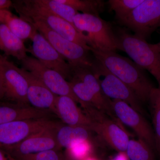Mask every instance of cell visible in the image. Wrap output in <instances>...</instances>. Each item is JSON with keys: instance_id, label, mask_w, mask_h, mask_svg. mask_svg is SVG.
<instances>
[{"instance_id": "cell-21", "label": "cell", "mask_w": 160, "mask_h": 160, "mask_svg": "<svg viewBox=\"0 0 160 160\" xmlns=\"http://www.w3.org/2000/svg\"><path fill=\"white\" fill-rule=\"evenodd\" d=\"M4 23L16 36L23 42L28 39L31 40L38 31L31 23L13 15L10 11L6 16Z\"/></svg>"}, {"instance_id": "cell-17", "label": "cell", "mask_w": 160, "mask_h": 160, "mask_svg": "<svg viewBox=\"0 0 160 160\" xmlns=\"http://www.w3.org/2000/svg\"><path fill=\"white\" fill-rule=\"evenodd\" d=\"M53 114L29 105L0 101V125L14 121L50 118Z\"/></svg>"}, {"instance_id": "cell-32", "label": "cell", "mask_w": 160, "mask_h": 160, "mask_svg": "<svg viewBox=\"0 0 160 160\" xmlns=\"http://www.w3.org/2000/svg\"><path fill=\"white\" fill-rule=\"evenodd\" d=\"M4 99V90L3 87L2 78L1 73V68H0V101Z\"/></svg>"}, {"instance_id": "cell-13", "label": "cell", "mask_w": 160, "mask_h": 160, "mask_svg": "<svg viewBox=\"0 0 160 160\" xmlns=\"http://www.w3.org/2000/svg\"><path fill=\"white\" fill-rule=\"evenodd\" d=\"M31 40L32 46L28 49V52L44 66L59 72L66 79L71 78L72 73L70 65L42 35L37 31Z\"/></svg>"}, {"instance_id": "cell-14", "label": "cell", "mask_w": 160, "mask_h": 160, "mask_svg": "<svg viewBox=\"0 0 160 160\" xmlns=\"http://www.w3.org/2000/svg\"><path fill=\"white\" fill-rule=\"evenodd\" d=\"M58 128L40 132L30 136L17 145L2 149L18 160L26 156L47 150H59L56 138Z\"/></svg>"}, {"instance_id": "cell-33", "label": "cell", "mask_w": 160, "mask_h": 160, "mask_svg": "<svg viewBox=\"0 0 160 160\" xmlns=\"http://www.w3.org/2000/svg\"><path fill=\"white\" fill-rule=\"evenodd\" d=\"M9 10H0V22H4L5 19L9 12Z\"/></svg>"}, {"instance_id": "cell-4", "label": "cell", "mask_w": 160, "mask_h": 160, "mask_svg": "<svg viewBox=\"0 0 160 160\" xmlns=\"http://www.w3.org/2000/svg\"><path fill=\"white\" fill-rule=\"evenodd\" d=\"M73 24L91 49L103 52L118 49L117 39L112 26L99 15L78 12L75 16Z\"/></svg>"}, {"instance_id": "cell-8", "label": "cell", "mask_w": 160, "mask_h": 160, "mask_svg": "<svg viewBox=\"0 0 160 160\" xmlns=\"http://www.w3.org/2000/svg\"><path fill=\"white\" fill-rule=\"evenodd\" d=\"M59 123L50 118L14 121L0 125V148L17 145L30 136L47 129H57Z\"/></svg>"}, {"instance_id": "cell-12", "label": "cell", "mask_w": 160, "mask_h": 160, "mask_svg": "<svg viewBox=\"0 0 160 160\" xmlns=\"http://www.w3.org/2000/svg\"><path fill=\"white\" fill-rule=\"evenodd\" d=\"M111 106L116 118L131 128L139 139L148 144L156 153L154 132L143 115L121 100H111Z\"/></svg>"}, {"instance_id": "cell-22", "label": "cell", "mask_w": 160, "mask_h": 160, "mask_svg": "<svg viewBox=\"0 0 160 160\" xmlns=\"http://www.w3.org/2000/svg\"><path fill=\"white\" fill-rule=\"evenodd\" d=\"M148 104L152 119L155 140L156 154L160 160V85L152 89Z\"/></svg>"}, {"instance_id": "cell-18", "label": "cell", "mask_w": 160, "mask_h": 160, "mask_svg": "<svg viewBox=\"0 0 160 160\" xmlns=\"http://www.w3.org/2000/svg\"><path fill=\"white\" fill-rule=\"evenodd\" d=\"M56 106L58 117L66 125L81 126L91 130L90 120L73 99L68 96H57Z\"/></svg>"}, {"instance_id": "cell-6", "label": "cell", "mask_w": 160, "mask_h": 160, "mask_svg": "<svg viewBox=\"0 0 160 160\" xmlns=\"http://www.w3.org/2000/svg\"><path fill=\"white\" fill-rule=\"evenodd\" d=\"M118 22L136 35L146 40L160 27V0H144L128 16Z\"/></svg>"}, {"instance_id": "cell-35", "label": "cell", "mask_w": 160, "mask_h": 160, "mask_svg": "<svg viewBox=\"0 0 160 160\" xmlns=\"http://www.w3.org/2000/svg\"><path fill=\"white\" fill-rule=\"evenodd\" d=\"M159 45H160V42H159Z\"/></svg>"}, {"instance_id": "cell-7", "label": "cell", "mask_w": 160, "mask_h": 160, "mask_svg": "<svg viewBox=\"0 0 160 160\" xmlns=\"http://www.w3.org/2000/svg\"><path fill=\"white\" fill-rule=\"evenodd\" d=\"M42 35L51 46L69 63L70 67L86 66L92 67L94 61L89 55V50L78 44L66 39L39 22H29Z\"/></svg>"}, {"instance_id": "cell-31", "label": "cell", "mask_w": 160, "mask_h": 160, "mask_svg": "<svg viewBox=\"0 0 160 160\" xmlns=\"http://www.w3.org/2000/svg\"><path fill=\"white\" fill-rule=\"evenodd\" d=\"M128 156L126 152H119L111 160H128Z\"/></svg>"}, {"instance_id": "cell-23", "label": "cell", "mask_w": 160, "mask_h": 160, "mask_svg": "<svg viewBox=\"0 0 160 160\" xmlns=\"http://www.w3.org/2000/svg\"><path fill=\"white\" fill-rule=\"evenodd\" d=\"M36 1L40 6L46 10L74 26V18L79 12L70 6L60 2L58 0Z\"/></svg>"}, {"instance_id": "cell-2", "label": "cell", "mask_w": 160, "mask_h": 160, "mask_svg": "<svg viewBox=\"0 0 160 160\" xmlns=\"http://www.w3.org/2000/svg\"><path fill=\"white\" fill-rule=\"evenodd\" d=\"M12 7L22 18L29 22H39L66 39L78 44L91 51L83 35L75 27L40 6L36 0H16L12 1Z\"/></svg>"}, {"instance_id": "cell-24", "label": "cell", "mask_w": 160, "mask_h": 160, "mask_svg": "<svg viewBox=\"0 0 160 160\" xmlns=\"http://www.w3.org/2000/svg\"><path fill=\"white\" fill-rule=\"evenodd\" d=\"M126 152L130 160H156L153 149L139 139L129 140Z\"/></svg>"}, {"instance_id": "cell-20", "label": "cell", "mask_w": 160, "mask_h": 160, "mask_svg": "<svg viewBox=\"0 0 160 160\" xmlns=\"http://www.w3.org/2000/svg\"><path fill=\"white\" fill-rule=\"evenodd\" d=\"M91 130L81 126H62L57 129V140L59 148H69L72 143L90 139Z\"/></svg>"}, {"instance_id": "cell-9", "label": "cell", "mask_w": 160, "mask_h": 160, "mask_svg": "<svg viewBox=\"0 0 160 160\" xmlns=\"http://www.w3.org/2000/svg\"><path fill=\"white\" fill-rule=\"evenodd\" d=\"M92 69L107 97L110 99L123 101L141 114H145L143 103L130 87L112 74L95 59Z\"/></svg>"}, {"instance_id": "cell-15", "label": "cell", "mask_w": 160, "mask_h": 160, "mask_svg": "<svg viewBox=\"0 0 160 160\" xmlns=\"http://www.w3.org/2000/svg\"><path fill=\"white\" fill-rule=\"evenodd\" d=\"M22 69L28 81V104L37 109L51 112L58 117L56 106L57 96L32 73L22 68Z\"/></svg>"}, {"instance_id": "cell-11", "label": "cell", "mask_w": 160, "mask_h": 160, "mask_svg": "<svg viewBox=\"0 0 160 160\" xmlns=\"http://www.w3.org/2000/svg\"><path fill=\"white\" fill-rule=\"evenodd\" d=\"M0 68L4 90V99L7 102L29 105L27 94L28 83L22 68H18L6 58L0 56Z\"/></svg>"}, {"instance_id": "cell-19", "label": "cell", "mask_w": 160, "mask_h": 160, "mask_svg": "<svg viewBox=\"0 0 160 160\" xmlns=\"http://www.w3.org/2000/svg\"><path fill=\"white\" fill-rule=\"evenodd\" d=\"M0 51L20 61L28 56V49L24 42L16 36L3 22H0Z\"/></svg>"}, {"instance_id": "cell-10", "label": "cell", "mask_w": 160, "mask_h": 160, "mask_svg": "<svg viewBox=\"0 0 160 160\" xmlns=\"http://www.w3.org/2000/svg\"><path fill=\"white\" fill-rule=\"evenodd\" d=\"M22 69L32 73L57 96H68L77 103L80 100L72 91L69 82L59 72L44 66L35 58L27 56L21 61Z\"/></svg>"}, {"instance_id": "cell-26", "label": "cell", "mask_w": 160, "mask_h": 160, "mask_svg": "<svg viewBox=\"0 0 160 160\" xmlns=\"http://www.w3.org/2000/svg\"><path fill=\"white\" fill-rule=\"evenodd\" d=\"M144 0H109V10L114 11L118 21L125 18Z\"/></svg>"}, {"instance_id": "cell-25", "label": "cell", "mask_w": 160, "mask_h": 160, "mask_svg": "<svg viewBox=\"0 0 160 160\" xmlns=\"http://www.w3.org/2000/svg\"><path fill=\"white\" fill-rule=\"evenodd\" d=\"M68 5L78 12L99 15L105 9V2L102 0H58Z\"/></svg>"}, {"instance_id": "cell-29", "label": "cell", "mask_w": 160, "mask_h": 160, "mask_svg": "<svg viewBox=\"0 0 160 160\" xmlns=\"http://www.w3.org/2000/svg\"><path fill=\"white\" fill-rule=\"evenodd\" d=\"M12 6V1L10 0H0V10H9Z\"/></svg>"}, {"instance_id": "cell-27", "label": "cell", "mask_w": 160, "mask_h": 160, "mask_svg": "<svg viewBox=\"0 0 160 160\" xmlns=\"http://www.w3.org/2000/svg\"><path fill=\"white\" fill-rule=\"evenodd\" d=\"M66 149L72 159L84 160L90 156L93 145L90 139L81 140L72 143Z\"/></svg>"}, {"instance_id": "cell-34", "label": "cell", "mask_w": 160, "mask_h": 160, "mask_svg": "<svg viewBox=\"0 0 160 160\" xmlns=\"http://www.w3.org/2000/svg\"><path fill=\"white\" fill-rule=\"evenodd\" d=\"M84 160H98L97 159L95 158L92 157H91V156H90L89 157L86 158Z\"/></svg>"}, {"instance_id": "cell-5", "label": "cell", "mask_w": 160, "mask_h": 160, "mask_svg": "<svg viewBox=\"0 0 160 160\" xmlns=\"http://www.w3.org/2000/svg\"><path fill=\"white\" fill-rule=\"evenodd\" d=\"M90 122V130L104 142L119 152H126L129 136L116 121L103 112L89 104L82 107Z\"/></svg>"}, {"instance_id": "cell-28", "label": "cell", "mask_w": 160, "mask_h": 160, "mask_svg": "<svg viewBox=\"0 0 160 160\" xmlns=\"http://www.w3.org/2000/svg\"><path fill=\"white\" fill-rule=\"evenodd\" d=\"M59 150L51 149L26 156L18 160H64Z\"/></svg>"}, {"instance_id": "cell-30", "label": "cell", "mask_w": 160, "mask_h": 160, "mask_svg": "<svg viewBox=\"0 0 160 160\" xmlns=\"http://www.w3.org/2000/svg\"><path fill=\"white\" fill-rule=\"evenodd\" d=\"M0 160H18L9 154L4 149L0 148Z\"/></svg>"}, {"instance_id": "cell-3", "label": "cell", "mask_w": 160, "mask_h": 160, "mask_svg": "<svg viewBox=\"0 0 160 160\" xmlns=\"http://www.w3.org/2000/svg\"><path fill=\"white\" fill-rule=\"evenodd\" d=\"M118 49L126 52L138 66L147 70L160 85V46L119 28L115 32Z\"/></svg>"}, {"instance_id": "cell-16", "label": "cell", "mask_w": 160, "mask_h": 160, "mask_svg": "<svg viewBox=\"0 0 160 160\" xmlns=\"http://www.w3.org/2000/svg\"><path fill=\"white\" fill-rule=\"evenodd\" d=\"M70 67L72 76L85 83L92 92L96 101V108L116 120L111 106V100L104 94L92 67L79 66Z\"/></svg>"}, {"instance_id": "cell-1", "label": "cell", "mask_w": 160, "mask_h": 160, "mask_svg": "<svg viewBox=\"0 0 160 160\" xmlns=\"http://www.w3.org/2000/svg\"><path fill=\"white\" fill-rule=\"evenodd\" d=\"M95 59L130 88L143 104L148 103L155 87L146 76L144 69L131 60L116 52L91 49Z\"/></svg>"}]
</instances>
